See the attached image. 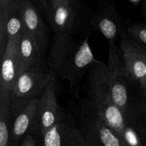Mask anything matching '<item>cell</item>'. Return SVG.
Masks as SVG:
<instances>
[{
    "mask_svg": "<svg viewBox=\"0 0 146 146\" xmlns=\"http://www.w3.org/2000/svg\"><path fill=\"white\" fill-rule=\"evenodd\" d=\"M78 128L89 146H123L114 131L86 99L76 112Z\"/></svg>",
    "mask_w": 146,
    "mask_h": 146,
    "instance_id": "3957f363",
    "label": "cell"
},
{
    "mask_svg": "<svg viewBox=\"0 0 146 146\" xmlns=\"http://www.w3.org/2000/svg\"><path fill=\"white\" fill-rule=\"evenodd\" d=\"M127 36L135 44L146 48V24L133 22L125 24Z\"/></svg>",
    "mask_w": 146,
    "mask_h": 146,
    "instance_id": "ac0fdd59",
    "label": "cell"
},
{
    "mask_svg": "<svg viewBox=\"0 0 146 146\" xmlns=\"http://www.w3.org/2000/svg\"><path fill=\"white\" fill-rule=\"evenodd\" d=\"M20 39H8L5 54L1 59L0 94H12L16 81L23 73L19 54Z\"/></svg>",
    "mask_w": 146,
    "mask_h": 146,
    "instance_id": "9c48e42d",
    "label": "cell"
},
{
    "mask_svg": "<svg viewBox=\"0 0 146 146\" xmlns=\"http://www.w3.org/2000/svg\"><path fill=\"white\" fill-rule=\"evenodd\" d=\"M34 2L54 34L47 60L51 74L56 78L64 58L84 38L78 37L84 24V6L77 0H34Z\"/></svg>",
    "mask_w": 146,
    "mask_h": 146,
    "instance_id": "6da1fadb",
    "label": "cell"
},
{
    "mask_svg": "<svg viewBox=\"0 0 146 146\" xmlns=\"http://www.w3.org/2000/svg\"><path fill=\"white\" fill-rule=\"evenodd\" d=\"M19 146H36V140L31 135H28L20 143Z\"/></svg>",
    "mask_w": 146,
    "mask_h": 146,
    "instance_id": "44dd1931",
    "label": "cell"
},
{
    "mask_svg": "<svg viewBox=\"0 0 146 146\" xmlns=\"http://www.w3.org/2000/svg\"><path fill=\"white\" fill-rule=\"evenodd\" d=\"M126 118L146 146V98L138 89L133 92Z\"/></svg>",
    "mask_w": 146,
    "mask_h": 146,
    "instance_id": "5bb4252c",
    "label": "cell"
},
{
    "mask_svg": "<svg viewBox=\"0 0 146 146\" xmlns=\"http://www.w3.org/2000/svg\"><path fill=\"white\" fill-rule=\"evenodd\" d=\"M139 91H140V90H139ZM140 92H141V94H142L144 96H145L146 98V88H145V89L142 90V91H140Z\"/></svg>",
    "mask_w": 146,
    "mask_h": 146,
    "instance_id": "603a6c76",
    "label": "cell"
},
{
    "mask_svg": "<svg viewBox=\"0 0 146 146\" xmlns=\"http://www.w3.org/2000/svg\"><path fill=\"white\" fill-rule=\"evenodd\" d=\"M110 80L107 65L100 61L95 63L88 73L86 100L119 138L128 123L125 114L113 100Z\"/></svg>",
    "mask_w": 146,
    "mask_h": 146,
    "instance_id": "7a4b0ae2",
    "label": "cell"
},
{
    "mask_svg": "<svg viewBox=\"0 0 146 146\" xmlns=\"http://www.w3.org/2000/svg\"><path fill=\"white\" fill-rule=\"evenodd\" d=\"M56 89V79L54 78L39 98L34 133L40 136L56 124L73 121L58 105Z\"/></svg>",
    "mask_w": 146,
    "mask_h": 146,
    "instance_id": "8992f818",
    "label": "cell"
},
{
    "mask_svg": "<svg viewBox=\"0 0 146 146\" xmlns=\"http://www.w3.org/2000/svg\"><path fill=\"white\" fill-rule=\"evenodd\" d=\"M11 0H0V57L1 59L5 54L8 44L7 32V20Z\"/></svg>",
    "mask_w": 146,
    "mask_h": 146,
    "instance_id": "e0dca14e",
    "label": "cell"
},
{
    "mask_svg": "<svg viewBox=\"0 0 146 146\" xmlns=\"http://www.w3.org/2000/svg\"><path fill=\"white\" fill-rule=\"evenodd\" d=\"M19 54L23 72L51 74L46 54L24 31L19 41Z\"/></svg>",
    "mask_w": 146,
    "mask_h": 146,
    "instance_id": "8fae6325",
    "label": "cell"
},
{
    "mask_svg": "<svg viewBox=\"0 0 146 146\" xmlns=\"http://www.w3.org/2000/svg\"><path fill=\"white\" fill-rule=\"evenodd\" d=\"M87 34L79 45L70 53L61 63L56 77L67 80L69 83V92L73 98L78 97L80 85L86 73L98 60L95 58L91 48Z\"/></svg>",
    "mask_w": 146,
    "mask_h": 146,
    "instance_id": "277c9868",
    "label": "cell"
},
{
    "mask_svg": "<svg viewBox=\"0 0 146 146\" xmlns=\"http://www.w3.org/2000/svg\"><path fill=\"white\" fill-rule=\"evenodd\" d=\"M84 146H89V145H87V144H86V145H84Z\"/></svg>",
    "mask_w": 146,
    "mask_h": 146,
    "instance_id": "cb8c5ba5",
    "label": "cell"
},
{
    "mask_svg": "<svg viewBox=\"0 0 146 146\" xmlns=\"http://www.w3.org/2000/svg\"><path fill=\"white\" fill-rule=\"evenodd\" d=\"M119 42L124 44L125 46H126L127 47L131 48V50L134 51L135 52L138 53V54H139V55H141V56L144 58V60L146 61V48L143 46H141L138 45V44H135L133 41H131V40L127 36V34L121 38Z\"/></svg>",
    "mask_w": 146,
    "mask_h": 146,
    "instance_id": "ffe728a7",
    "label": "cell"
},
{
    "mask_svg": "<svg viewBox=\"0 0 146 146\" xmlns=\"http://www.w3.org/2000/svg\"><path fill=\"white\" fill-rule=\"evenodd\" d=\"M120 140L123 146H145L138 133L129 123L124 128Z\"/></svg>",
    "mask_w": 146,
    "mask_h": 146,
    "instance_id": "d6986e66",
    "label": "cell"
},
{
    "mask_svg": "<svg viewBox=\"0 0 146 146\" xmlns=\"http://www.w3.org/2000/svg\"><path fill=\"white\" fill-rule=\"evenodd\" d=\"M7 32L8 39H20L24 32L22 19L17 0H11L7 20Z\"/></svg>",
    "mask_w": 146,
    "mask_h": 146,
    "instance_id": "2e32d148",
    "label": "cell"
},
{
    "mask_svg": "<svg viewBox=\"0 0 146 146\" xmlns=\"http://www.w3.org/2000/svg\"><path fill=\"white\" fill-rule=\"evenodd\" d=\"M124 65L133 86L142 91L146 88V61L138 53L119 42Z\"/></svg>",
    "mask_w": 146,
    "mask_h": 146,
    "instance_id": "4fadbf2b",
    "label": "cell"
},
{
    "mask_svg": "<svg viewBox=\"0 0 146 146\" xmlns=\"http://www.w3.org/2000/svg\"><path fill=\"white\" fill-rule=\"evenodd\" d=\"M24 26L28 34L46 54L49 42L48 26L42 14L31 0H17Z\"/></svg>",
    "mask_w": 146,
    "mask_h": 146,
    "instance_id": "ba28073f",
    "label": "cell"
},
{
    "mask_svg": "<svg viewBox=\"0 0 146 146\" xmlns=\"http://www.w3.org/2000/svg\"><path fill=\"white\" fill-rule=\"evenodd\" d=\"M139 7L143 18L146 21V0H141V3Z\"/></svg>",
    "mask_w": 146,
    "mask_h": 146,
    "instance_id": "7402d4cb",
    "label": "cell"
},
{
    "mask_svg": "<svg viewBox=\"0 0 146 146\" xmlns=\"http://www.w3.org/2000/svg\"><path fill=\"white\" fill-rule=\"evenodd\" d=\"M54 78L51 74L23 72L16 81L12 96L26 100L40 98Z\"/></svg>",
    "mask_w": 146,
    "mask_h": 146,
    "instance_id": "30bf717a",
    "label": "cell"
},
{
    "mask_svg": "<svg viewBox=\"0 0 146 146\" xmlns=\"http://www.w3.org/2000/svg\"><path fill=\"white\" fill-rule=\"evenodd\" d=\"M74 121L59 123L41 135L42 146H84L86 142Z\"/></svg>",
    "mask_w": 146,
    "mask_h": 146,
    "instance_id": "7c38bea8",
    "label": "cell"
},
{
    "mask_svg": "<svg viewBox=\"0 0 146 146\" xmlns=\"http://www.w3.org/2000/svg\"><path fill=\"white\" fill-rule=\"evenodd\" d=\"M93 30L101 33L108 45L119 44L121 38L126 34L125 23L117 9L115 1H101L97 3L96 9L89 17Z\"/></svg>",
    "mask_w": 146,
    "mask_h": 146,
    "instance_id": "5b68a950",
    "label": "cell"
},
{
    "mask_svg": "<svg viewBox=\"0 0 146 146\" xmlns=\"http://www.w3.org/2000/svg\"><path fill=\"white\" fill-rule=\"evenodd\" d=\"M39 98L21 99L11 96L10 111L11 115V133L16 145L27 135L35 132L36 118Z\"/></svg>",
    "mask_w": 146,
    "mask_h": 146,
    "instance_id": "52a82bcc",
    "label": "cell"
},
{
    "mask_svg": "<svg viewBox=\"0 0 146 146\" xmlns=\"http://www.w3.org/2000/svg\"><path fill=\"white\" fill-rule=\"evenodd\" d=\"M11 94H0V146H17L11 133Z\"/></svg>",
    "mask_w": 146,
    "mask_h": 146,
    "instance_id": "9a60e30c",
    "label": "cell"
}]
</instances>
